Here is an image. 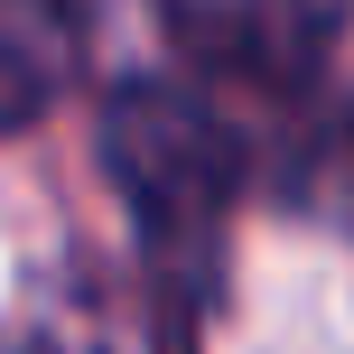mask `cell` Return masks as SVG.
I'll return each instance as SVG.
<instances>
[{"label": "cell", "mask_w": 354, "mask_h": 354, "mask_svg": "<svg viewBox=\"0 0 354 354\" xmlns=\"http://www.w3.org/2000/svg\"><path fill=\"white\" fill-rule=\"evenodd\" d=\"M103 177L140 224V261L177 308L224 289V214L243 196V131L168 75H122L103 93Z\"/></svg>", "instance_id": "cell-1"}, {"label": "cell", "mask_w": 354, "mask_h": 354, "mask_svg": "<svg viewBox=\"0 0 354 354\" xmlns=\"http://www.w3.org/2000/svg\"><path fill=\"white\" fill-rule=\"evenodd\" d=\"M177 56L205 75H243V84H308L336 47V0H149Z\"/></svg>", "instance_id": "cell-2"}, {"label": "cell", "mask_w": 354, "mask_h": 354, "mask_svg": "<svg viewBox=\"0 0 354 354\" xmlns=\"http://www.w3.org/2000/svg\"><path fill=\"white\" fill-rule=\"evenodd\" d=\"M177 317H187V308H177L159 280L122 289L112 270L66 261L47 289H37L28 354H187V326Z\"/></svg>", "instance_id": "cell-3"}, {"label": "cell", "mask_w": 354, "mask_h": 354, "mask_svg": "<svg viewBox=\"0 0 354 354\" xmlns=\"http://www.w3.org/2000/svg\"><path fill=\"white\" fill-rule=\"evenodd\" d=\"M84 47H93L84 0H0V131L37 122L84 75Z\"/></svg>", "instance_id": "cell-4"}]
</instances>
